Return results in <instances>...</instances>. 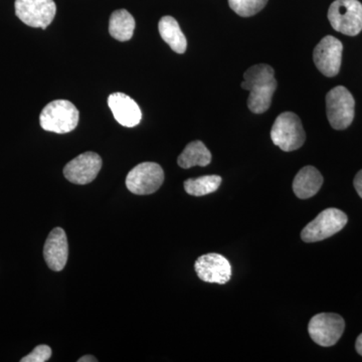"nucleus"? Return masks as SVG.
Here are the masks:
<instances>
[{
    "label": "nucleus",
    "instance_id": "nucleus-1",
    "mask_svg": "<svg viewBox=\"0 0 362 362\" xmlns=\"http://www.w3.org/2000/svg\"><path fill=\"white\" fill-rule=\"evenodd\" d=\"M243 89L250 92L247 107L255 114H263L269 110L274 93L277 89L275 71L272 66L259 64L247 69L242 82Z\"/></svg>",
    "mask_w": 362,
    "mask_h": 362
},
{
    "label": "nucleus",
    "instance_id": "nucleus-2",
    "mask_svg": "<svg viewBox=\"0 0 362 362\" xmlns=\"http://www.w3.org/2000/svg\"><path fill=\"white\" fill-rule=\"evenodd\" d=\"M80 113L75 105L66 100H56L47 104L40 116L42 129L49 132L65 134L75 130Z\"/></svg>",
    "mask_w": 362,
    "mask_h": 362
},
{
    "label": "nucleus",
    "instance_id": "nucleus-3",
    "mask_svg": "<svg viewBox=\"0 0 362 362\" xmlns=\"http://www.w3.org/2000/svg\"><path fill=\"white\" fill-rule=\"evenodd\" d=\"M271 138L274 144L283 151L301 148L306 140L301 119L293 112L280 114L272 127Z\"/></svg>",
    "mask_w": 362,
    "mask_h": 362
},
{
    "label": "nucleus",
    "instance_id": "nucleus-4",
    "mask_svg": "<svg viewBox=\"0 0 362 362\" xmlns=\"http://www.w3.org/2000/svg\"><path fill=\"white\" fill-rule=\"evenodd\" d=\"M331 26L343 35H358L362 30V4L358 0H335L328 11Z\"/></svg>",
    "mask_w": 362,
    "mask_h": 362
},
{
    "label": "nucleus",
    "instance_id": "nucleus-5",
    "mask_svg": "<svg viewBox=\"0 0 362 362\" xmlns=\"http://www.w3.org/2000/svg\"><path fill=\"white\" fill-rule=\"evenodd\" d=\"M326 112L332 128L344 130L351 125L356 112V101L345 87L338 86L326 96Z\"/></svg>",
    "mask_w": 362,
    "mask_h": 362
},
{
    "label": "nucleus",
    "instance_id": "nucleus-6",
    "mask_svg": "<svg viewBox=\"0 0 362 362\" xmlns=\"http://www.w3.org/2000/svg\"><path fill=\"white\" fill-rule=\"evenodd\" d=\"M346 214L337 209H327L321 211L311 223L305 226L301 233L305 243H316L328 239L346 226Z\"/></svg>",
    "mask_w": 362,
    "mask_h": 362
},
{
    "label": "nucleus",
    "instance_id": "nucleus-7",
    "mask_svg": "<svg viewBox=\"0 0 362 362\" xmlns=\"http://www.w3.org/2000/svg\"><path fill=\"white\" fill-rule=\"evenodd\" d=\"M163 181V169L159 164L143 162L128 173L126 187L134 194H152L160 188Z\"/></svg>",
    "mask_w": 362,
    "mask_h": 362
},
{
    "label": "nucleus",
    "instance_id": "nucleus-8",
    "mask_svg": "<svg viewBox=\"0 0 362 362\" xmlns=\"http://www.w3.org/2000/svg\"><path fill=\"white\" fill-rule=\"evenodd\" d=\"M16 14L26 25L45 30L54 21L57 6L54 0H16Z\"/></svg>",
    "mask_w": 362,
    "mask_h": 362
},
{
    "label": "nucleus",
    "instance_id": "nucleus-9",
    "mask_svg": "<svg viewBox=\"0 0 362 362\" xmlns=\"http://www.w3.org/2000/svg\"><path fill=\"white\" fill-rule=\"evenodd\" d=\"M345 322L334 313L317 314L309 322L308 332L314 342L323 347L337 344L344 332Z\"/></svg>",
    "mask_w": 362,
    "mask_h": 362
},
{
    "label": "nucleus",
    "instance_id": "nucleus-10",
    "mask_svg": "<svg viewBox=\"0 0 362 362\" xmlns=\"http://www.w3.org/2000/svg\"><path fill=\"white\" fill-rule=\"evenodd\" d=\"M343 45L339 40L327 35L320 40L313 52L317 69L326 77H335L341 66Z\"/></svg>",
    "mask_w": 362,
    "mask_h": 362
},
{
    "label": "nucleus",
    "instance_id": "nucleus-11",
    "mask_svg": "<svg viewBox=\"0 0 362 362\" xmlns=\"http://www.w3.org/2000/svg\"><path fill=\"white\" fill-rule=\"evenodd\" d=\"M195 272L202 281L223 285L232 277V266L230 262L216 252H209L197 259Z\"/></svg>",
    "mask_w": 362,
    "mask_h": 362
},
{
    "label": "nucleus",
    "instance_id": "nucleus-12",
    "mask_svg": "<svg viewBox=\"0 0 362 362\" xmlns=\"http://www.w3.org/2000/svg\"><path fill=\"white\" fill-rule=\"evenodd\" d=\"M101 168V157L95 152H85L66 164L64 175L75 185H88L97 177Z\"/></svg>",
    "mask_w": 362,
    "mask_h": 362
},
{
    "label": "nucleus",
    "instance_id": "nucleus-13",
    "mask_svg": "<svg viewBox=\"0 0 362 362\" xmlns=\"http://www.w3.org/2000/svg\"><path fill=\"white\" fill-rule=\"evenodd\" d=\"M45 263L52 271L64 270L68 262L69 244L65 230L56 228L49 233L44 247Z\"/></svg>",
    "mask_w": 362,
    "mask_h": 362
},
{
    "label": "nucleus",
    "instance_id": "nucleus-14",
    "mask_svg": "<svg viewBox=\"0 0 362 362\" xmlns=\"http://www.w3.org/2000/svg\"><path fill=\"white\" fill-rule=\"evenodd\" d=\"M108 105L116 121L125 127H135L142 119V112L132 98L123 93H114L108 98Z\"/></svg>",
    "mask_w": 362,
    "mask_h": 362
},
{
    "label": "nucleus",
    "instance_id": "nucleus-15",
    "mask_svg": "<svg viewBox=\"0 0 362 362\" xmlns=\"http://www.w3.org/2000/svg\"><path fill=\"white\" fill-rule=\"evenodd\" d=\"M323 177L318 169L313 166H305L293 181V190L297 197L301 199H310L320 190Z\"/></svg>",
    "mask_w": 362,
    "mask_h": 362
},
{
    "label": "nucleus",
    "instance_id": "nucleus-16",
    "mask_svg": "<svg viewBox=\"0 0 362 362\" xmlns=\"http://www.w3.org/2000/svg\"><path fill=\"white\" fill-rule=\"evenodd\" d=\"M159 33L162 40L177 54H185L187 42L177 21L173 16H163L158 23Z\"/></svg>",
    "mask_w": 362,
    "mask_h": 362
},
{
    "label": "nucleus",
    "instance_id": "nucleus-17",
    "mask_svg": "<svg viewBox=\"0 0 362 362\" xmlns=\"http://www.w3.org/2000/svg\"><path fill=\"white\" fill-rule=\"evenodd\" d=\"M211 162V152L207 149L204 142L199 141V140L190 142L177 159L178 165L185 169L194 168L197 165L204 168V166L209 165Z\"/></svg>",
    "mask_w": 362,
    "mask_h": 362
},
{
    "label": "nucleus",
    "instance_id": "nucleus-18",
    "mask_svg": "<svg viewBox=\"0 0 362 362\" xmlns=\"http://www.w3.org/2000/svg\"><path fill=\"white\" fill-rule=\"evenodd\" d=\"M135 20L126 9H118L112 13L109 21V33L111 37L120 42H127L133 37Z\"/></svg>",
    "mask_w": 362,
    "mask_h": 362
},
{
    "label": "nucleus",
    "instance_id": "nucleus-19",
    "mask_svg": "<svg viewBox=\"0 0 362 362\" xmlns=\"http://www.w3.org/2000/svg\"><path fill=\"white\" fill-rule=\"evenodd\" d=\"M221 185V176L206 175L185 180V189L188 194L194 195V197H204V195L216 192Z\"/></svg>",
    "mask_w": 362,
    "mask_h": 362
},
{
    "label": "nucleus",
    "instance_id": "nucleus-20",
    "mask_svg": "<svg viewBox=\"0 0 362 362\" xmlns=\"http://www.w3.org/2000/svg\"><path fill=\"white\" fill-rule=\"evenodd\" d=\"M268 0H228L230 8L243 18H250L259 13Z\"/></svg>",
    "mask_w": 362,
    "mask_h": 362
},
{
    "label": "nucleus",
    "instance_id": "nucleus-21",
    "mask_svg": "<svg viewBox=\"0 0 362 362\" xmlns=\"http://www.w3.org/2000/svg\"><path fill=\"white\" fill-rule=\"evenodd\" d=\"M52 356V349L47 345L42 344L35 347L28 356L21 359V362H45Z\"/></svg>",
    "mask_w": 362,
    "mask_h": 362
},
{
    "label": "nucleus",
    "instance_id": "nucleus-22",
    "mask_svg": "<svg viewBox=\"0 0 362 362\" xmlns=\"http://www.w3.org/2000/svg\"><path fill=\"white\" fill-rule=\"evenodd\" d=\"M354 185L357 194H358L359 197L362 199V170L359 171L356 177H354Z\"/></svg>",
    "mask_w": 362,
    "mask_h": 362
},
{
    "label": "nucleus",
    "instance_id": "nucleus-23",
    "mask_svg": "<svg viewBox=\"0 0 362 362\" xmlns=\"http://www.w3.org/2000/svg\"><path fill=\"white\" fill-rule=\"evenodd\" d=\"M98 359L96 357L93 356H85L78 359V362H97Z\"/></svg>",
    "mask_w": 362,
    "mask_h": 362
},
{
    "label": "nucleus",
    "instance_id": "nucleus-24",
    "mask_svg": "<svg viewBox=\"0 0 362 362\" xmlns=\"http://www.w3.org/2000/svg\"><path fill=\"white\" fill-rule=\"evenodd\" d=\"M356 349V351L358 352V354L362 356V333L361 335H359L358 337H357Z\"/></svg>",
    "mask_w": 362,
    "mask_h": 362
}]
</instances>
